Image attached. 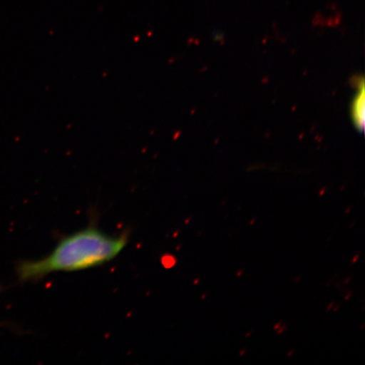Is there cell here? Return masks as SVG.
I'll return each instance as SVG.
<instances>
[{"mask_svg":"<svg viewBox=\"0 0 365 365\" xmlns=\"http://www.w3.org/2000/svg\"><path fill=\"white\" fill-rule=\"evenodd\" d=\"M128 244V235L111 236L88 227L59 241L48 257L18 267L21 281H36L58 272H76L112 261Z\"/></svg>","mask_w":365,"mask_h":365,"instance_id":"obj_1","label":"cell"},{"mask_svg":"<svg viewBox=\"0 0 365 365\" xmlns=\"http://www.w3.org/2000/svg\"><path fill=\"white\" fill-rule=\"evenodd\" d=\"M364 93L362 91L361 95H359L357 99L355 100L354 106V117L355 123L359 128L364 126Z\"/></svg>","mask_w":365,"mask_h":365,"instance_id":"obj_2","label":"cell"}]
</instances>
